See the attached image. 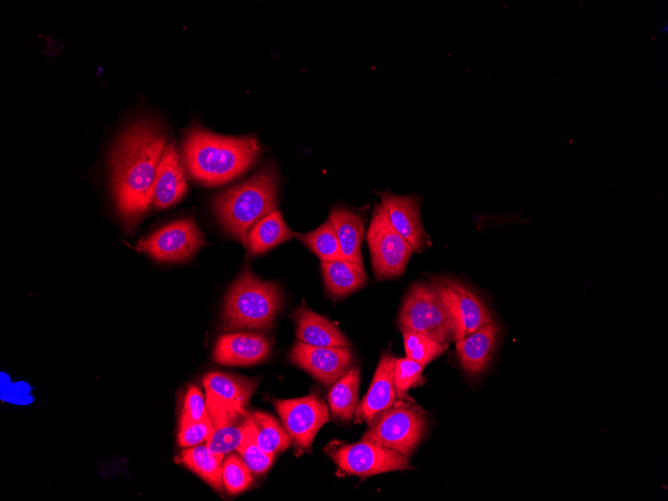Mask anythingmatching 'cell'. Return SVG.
Here are the masks:
<instances>
[{"instance_id": "6da1fadb", "label": "cell", "mask_w": 668, "mask_h": 501, "mask_svg": "<svg viewBox=\"0 0 668 501\" xmlns=\"http://www.w3.org/2000/svg\"><path fill=\"white\" fill-rule=\"evenodd\" d=\"M166 141L163 129L150 119L136 121L121 135L111 166L116 204L125 220L137 219L150 206Z\"/></svg>"}, {"instance_id": "7a4b0ae2", "label": "cell", "mask_w": 668, "mask_h": 501, "mask_svg": "<svg viewBox=\"0 0 668 501\" xmlns=\"http://www.w3.org/2000/svg\"><path fill=\"white\" fill-rule=\"evenodd\" d=\"M183 161L196 181L215 186L225 184L248 170L260 155L252 136H222L192 127L183 140Z\"/></svg>"}, {"instance_id": "3957f363", "label": "cell", "mask_w": 668, "mask_h": 501, "mask_svg": "<svg viewBox=\"0 0 668 501\" xmlns=\"http://www.w3.org/2000/svg\"><path fill=\"white\" fill-rule=\"evenodd\" d=\"M277 183L276 168L268 164L214 197L212 205L217 219L244 246L252 226L276 210Z\"/></svg>"}, {"instance_id": "277c9868", "label": "cell", "mask_w": 668, "mask_h": 501, "mask_svg": "<svg viewBox=\"0 0 668 501\" xmlns=\"http://www.w3.org/2000/svg\"><path fill=\"white\" fill-rule=\"evenodd\" d=\"M282 292L274 283L245 269L230 287L223 307L226 329L269 330L281 308Z\"/></svg>"}, {"instance_id": "5b68a950", "label": "cell", "mask_w": 668, "mask_h": 501, "mask_svg": "<svg viewBox=\"0 0 668 501\" xmlns=\"http://www.w3.org/2000/svg\"><path fill=\"white\" fill-rule=\"evenodd\" d=\"M362 439L373 441L410 458L428 429L426 412L415 402L396 400L369 424Z\"/></svg>"}, {"instance_id": "8992f818", "label": "cell", "mask_w": 668, "mask_h": 501, "mask_svg": "<svg viewBox=\"0 0 668 501\" xmlns=\"http://www.w3.org/2000/svg\"><path fill=\"white\" fill-rule=\"evenodd\" d=\"M398 326L402 333H425L447 346L453 339L451 319L431 283L420 282L412 285L401 306Z\"/></svg>"}, {"instance_id": "52a82bcc", "label": "cell", "mask_w": 668, "mask_h": 501, "mask_svg": "<svg viewBox=\"0 0 668 501\" xmlns=\"http://www.w3.org/2000/svg\"><path fill=\"white\" fill-rule=\"evenodd\" d=\"M325 453L344 475L369 477L380 473L413 469L409 458L383 445L362 439L355 443L333 441Z\"/></svg>"}, {"instance_id": "ba28073f", "label": "cell", "mask_w": 668, "mask_h": 501, "mask_svg": "<svg viewBox=\"0 0 668 501\" xmlns=\"http://www.w3.org/2000/svg\"><path fill=\"white\" fill-rule=\"evenodd\" d=\"M366 239L376 280L402 276L414 251L392 227L381 203L375 205L373 209Z\"/></svg>"}, {"instance_id": "9c48e42d", "label": "cell", "mask_w": 668, "mask_h": 501, "mask_svg": "<svg viewBox=\"0 0 668 501\" xmlns=\"http://www.w3.org/2000/svg\"><path fill=\"white\" fill-rule=\"evenodd\" d=\"M431 284L449 314L455 342L493 321L492 313L484 301L463 283L446 277H434Z\"/></svg>"}, {"instance_id": "30bf717a", "label": "cell", "mask_w": 668, "mask_h": 501, "mask_svg": "<svg viewBox=\"0 0 668 501\" xmlns=\"http://www.w3.org/2000/svg\"><path fill=\"white\" fill-rule=\"evenodd\" d=\"M273 405L296 451L303 453L311 450L317 432L329 421L328 407L319 394L279 399Z\"/></svg>"}, {"instance_id": "8fae6325", "label": "cell", "mask_w": 668, "mask_h": 501, "mask_svg": "<svg viewBox=\"0 0 668 501\" xmlns=\"http://www.w3.org/2000/svg\"><path fill=\"white\" fill-rule=\"evenodd\" d=\"M205 238L191 218L163 226L139 241L137 251H144L159 262H179L190 258L204 244Z\"/></svg>"}, {"instance_id": "7c38bea8", "label": "cell", "mask_w": 668, "mask_h": 501, "mask_svg": "<svg viewBox=\"0 0 668 501\" xmlns=\"http://www.w3.org/2000/svg\"><path fill=\"white\" fill-rule=\"evenodd\" d=\"M288 358L322 385L331 387L351 367L353 356L349 347H316L297 340Z\"/></svg>"}, {"instance_id": "4fadbf2b", "label": "cell", "mask_w": 668, "mask_h": 501, "mask_svg": "<svg viewBox=\"0 0 668 501\" xmlns=\"http://www.w3.org/2000/svg\"><path fill=\"white\" fill-rule=\"evenodd\" d=\"M392 227L411 245L414 252L422 251L428 244V235L420 217V200L413 195H396L386 190L380 193Z\"/></svg>"}, {"instance_id": "5bb4252c", "label": "cell", "mask_w": 668, "mask_h": 501, "mask_svg": "<svg viewBox=\"0 0 668 501\" xmlns=\"http://www.w3.org/2000/svg\"><path fill=\"white\" fill-rule=\"evenodd\" d=\"M212 432L207 447L217 454H228L240 446L248 427L247 413L206 397Z\"/></svg>"}, {"instance_id": "9a60e30c", "label": "cell", "mask_w": 668, "mask_h": 501, "mask_svg": "<svg viewBox=\"0 0 668 501\" xmlns=\"http://www.w3.org/2000/svg\"><path fill=\"white\" fill-rule=\"evenodd\" d=\"M395 361L396 357L390 352L381 355L371 385L356 408L355 423L369 424L397 400L394 382Z\"/></svg>"}, {"instance_id": "2e32d148", "label": "cell", "mask_w": 668, "mask_h": 501, "mask_svg": "<svg viewBox=\"0 0 668 501\" xmlns=\"http://www.w3.org/2000/svg\"><path fill=\"white\" fill-rule=\"evenodd\" d=\"M270 350V342L263 334L236 332L218 338L213 357L221 365L246 366L264 360Z\"/></svg>"}, {"instance_id": "e0dca14e", "label": "cell", "mask_w": 668, "mask_h": 501, "mask_svg": "<svg viewBox=\"0 0 668 501\" xmlns=\"http://www.w3.org/2000/svg\"><path fill=\"white\" fill-rule=\"evenodd\" d=\"M187 183L173 141L166 144L152 189L150 205L164 209L176 204L185 195Z\"/></svg>"}, {"instance_id": "ac0fdd59", "label": "cell", "mask_w": 668, "mask_h": 501, "mask_svg": "<svg viewBox=\"0 0 668 501\" xmlns=\"http://www.w3.org/2000/svg\"><path fill=\"white\" fill-rule=\"evenodd\" d=\"M499 331L493 320L455 342L460 365L466 373L476 376L485 370L493 357Z\"/></svg>"}, {"instance_id": "d6986e66", "label": "cell", "mask_w": 668, "mask_h": 501, "mask_svg": "<svg viewBox=\"0 0 668 501\" xmlns=\"http://www.w3.org/2000/svg\"><path fill=\"white\" fill-rule=\"evenodd\" d=\"M296 338L316 347H349L346 336L327 318L302 303L292 314Z\"/></svg>"}, {"instance_id": "ffe728a7", "label": "cell", "mask_w": 668, "mask_h": 501, "mask_svg": "<svg viewBox=\"0 0 668 501\" xmlns=\"http://www.w3.org/2000/svg\"><path fill=\"white\" fill-rule=\"evenodd\" d=\"M206 397L247 413L249 400L256 389L253 380L227 373L210 372L204 376Z\"/></svg>"}, {"instance_id": "44dd1931", "label": "cell", "mask_w": 668, "mask_h": 501, "mask_svg": "<svg viewBox=\"0 0 668 501\" xmlns=\"http://www.w3.org/2000/svg\"><path fill=\"white\" fill-rule=\"evenodd\" d=\"M329 219L336 231L344 259L364 267L361 254L364 219L358 213L344 207L333 208Z\"/></svg>"}, {"instance_id": "7402d4cb", "label": "cell", "mask_w": 668, "mask_h": 501, "mask_svg": "<svg viewBox=\"0 0 668 501\" xmlns=\"http://www.w3.org/2000/svg\"><path fill=\"white\" fill-rule=\"evenodd\" d=\"M325 288L335 298L348 296L366 285L364 267L346 259L321 262Z\"/></svg>"}, {"instance_id": "603a6c76", "label": "cell", "mask_w": 668, "mask_h": 501, "mask_svg": "<svg viewBox=\"0 0 668 501\" xmlns=\"http://www.w3.org/2000/svg\"><path fill=\"white\" fill-rule=\"evenodd\" d=\"M294 233L277 210L258 220L249 230L245 247L251 256H257L292 239Z\"/></svg>"}, {"instance_id": "cb8c5ba5", "label": "cell", "mask_w": 668, "mask_h": 501, "mask_svg": "<svg viewBox=\"0 0 668 501\" xmlns=\"http://www.w3.org/2000/svg\"><path fill=\"white\" fill-rule=\"evenodd\" d=\"M224 455L212 452L205 444L188 447L176 457V462L186 466L216 491H223L222 461Z\"/></svg>"}, {"instance_id": "d4e9b609", "label": "cell", "mask_w": 668, "mask_h": 501, "mask_svg": "<svg viewBox=\"0 0 668 501\" xmlns=\"http://www.w3.org/2000/svg\"><path fill=\"white\" fill-rule=\"evenodd\" d=\"M359 368L351 366L328 392V405L334 419L349 421L353 419L358 406Z\"/></svg>"}, {"instance_id": "484cf974", "label": "cell", "mask_w": 668, "mask_h": 501, "mask_svg": "<svg viewBox=\"0 0 668 501\" xmlns=\"http://www.w3.org/2000/svg\"><path fill=\"white\" fill-rule=\"evenodd\" d=\"M247 420L253 429L259 448L270 455L286 450L292 443L284 427L271 415L260 411H247Z\"/></svg>"}, {"instance_id": "4316f807", "label": "cell", "mask_w": 668, "mask_h": 501, "mask_svg": "<svg viewBox=\"0 0 668 501\" xmlns=\"http://www.w3.org/2000/svg\"><path fill=\"white\" fill-rule=\"evenodd\" d=\"M298 239L307 246L321 262L343 259L338 237L331 220L328 218L311 232L299 234Z\"/></svg>"}, {"instance_id": "83f0119b", "label": "cell", "mask_w": 668, "mask_h": 501, "mask_svg": "<svg viewBox=\"0 0 668 501\" xmlns=\"http://www.w3.org/2000/svg\"><path fill=\"white\" fill-rule=\"evenodd\" d=\"M403 342L406 356L423 366L441 355L448 346L436 338L420 332H403Z\"/></svg>"}, {"instance_id": "f1b7e54d", "label": "cell", "mask_w": 668, "mask_h": 501, "mask_svg": "<svg viewBox=\"0 0 668 501\" xmlns=\"http://www.w3.org/2000/svg\"><path fill=\"white\" fill-rule=\"evenodd\" d=\"M222 481L229 494H237L252 485L254 478L240 456L228 453L222 462Z\"/></svg>"}, {"instance_id": "f546056e", "label": "cell", "mask_w": 668, "mask_h": 501, "mask_svg": "<svg viewBox=\"0 0 668 501\" xmlns=\"http://www.w3.org/2000/svg\"><path fill=\"white\" fill-rule=\"evenodd\" d=\"M236 451L253 475H261L267 471L275 457L259 448L249 422L243 440Z\"/></svg>"}, {"instance_id": "4dcf8cb0", "label": "cell", "mask_w": 668, "mask_h": 501, "mask_svg": "<svg viewBox=\"0 0 668 501\" xmlns=\"http://www.w3.org/2000/svg\"><path fill=\"white\" fill-rule=\"evenodd\" d=\"M424 366L410 358H396L394 382L399 400H408V390L422 383Z\"/></svg>"}, {"instance_id": "1f68e13d", "label": "cell", "mask_w": 668, "mask_h": 501, "mask_svg": "<svg viewBox=\"0 0 668 501\" xmlns=\"http://www.w3.org/2000/svg\"><path fill=\"white\" fill-rule=\"evenodd\" d=\"M208 417V408L204 395L198 387L191 385L184 398L180 428L202 421Z\"/></svg>"}, {"instance_id": "d6a6232c", "label": "cell", "mask_w": 668, "mask_h": 501, "mask_svg": "<svg viewBox=\"0 0 668 501\" xmlns=\"http://www.w3.org/2000/svg\"><path fill=\"white\" fill-rule=\"evenodd\" d=\"M212 432L210 417L181 427L178 432L177 441L183 448L193 447L206 443Z\"/></svg>"}]
</instances>
